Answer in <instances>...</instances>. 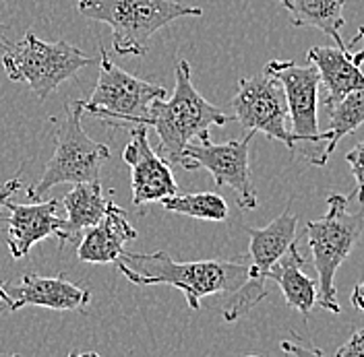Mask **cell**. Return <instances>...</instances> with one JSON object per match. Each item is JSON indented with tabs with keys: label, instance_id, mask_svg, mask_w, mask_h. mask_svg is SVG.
Instances as JSON below:
<instances>
[{
	"label": "cell",
	"instance_id": "cell-1",
	"mask_svg": "<svg viewBox=\"0 0 364 357\" xmlns=\"http://www.w3.org/2000/svg\"><path fill=\"white\" fill-rule=\"evenodd\" d=\"M114 263L135 285H170L181 290L191 310H199L207 295L234 293L249 279V260L245 256L176 263L161 250L149 254L124 250Z\"/></svg>",
	"mask_w": 364,
	"mask_h": 357
},
{
	"label": "cell",
	"instance_id": "cell-2",
	"mask_svg": "<svg viewBox=\"0 0 364 357\" xmlns=\"http://www.w3.org/2000/svg\"><path fill=\"white\" fill-rule=\"evenodd\" d=\"M176 85L170 99L159 97L145 118V126H154L159 136V155L168 163H181L182 151L195 138H211V126H226L234 118L222 108L209 104L191 79V67L178 60L174 68Z\"/></svg>",
	"mask_w": 364,
	"mask_h": 357
},
{
	"label": "cell",
	"instance_id": "cell-3",
	"mask_svg": "<svg viewBox=\"0 0 364 357\" xmlns=\"http://www.w3.org/2000/svg\"><path fill=\"white\" fill-rule=\"evenodd\" d=\"M77 11L112 29V50L118 56H145L151 38L182 17H201L199 6L176 0H79Z\"/></svg>",
	"mask_w": 364,
	"mask_h": 357
},
{
	"label": "cell",
	"instance_id": "cell-4",
	"mask_svg": "<svg viewBox=\"0 0 364 357\" xmlns=\"http://www.w3.org/2000/svg\"><path fill=\"white\" fill-rule=\"evenodd\" d=\"M348 201L343 194H329L327 197V213L309 221L304 236L313 254V267L318 275V306L327 312L340 314V302L336 291V273L343 265V260L350 256L356 242L360 240L364 231V209L350 213Z\"/></svg>",
	"mask_w": 364,
	"mask_h": 357
},
{
	"label": "cell",
	"instance_id": "cell-5",
	"mask_svg": "<svg viewBox=\"0 0 364 357\" xmlns=\"http://www.w3.org/2000/svg\"><path fill=\"white\" fill-rule=\"evenodd\" d=\"M2 67L11 81L27 83L31 93L44 101L81 68L93 65L90 56L68 42H44L36 33H25L21 42L2 40Z\"/></svg>",
	"mask_w": 364,
	"mask_h": 357
},
{
	"label": "cell",
	"instance_id": "cell-6",
	"mask_svg": "<svg viewBox=\"0 0 364 357\" xmlns=\"http://www.w3.org/2000/svg\"><path fill=\"white\" fill-rule=\"evenodd\" d=\"M83 114L85 112L81 99L67 104L65 118L63 122H58L56 131V149L48 159L40 182L27 190L29 201H40L48 190L58 184H81L100 180V172L112 153L104 143L93 141L83 131Z\"/></svg>",
	"mask_w": 364,
	"mask_h": 357
},
{
	"label": "cell",
	"instance_id": "cell-7",
	"mask_svg": "<svg viewBox=\"0 0 364 357\" xmlns=\"http://www.w3.org/2000/svg\"><path fill=\"white\" fill-rule=\"evenodd\" d=\"M159 97H166L161 85L122 70L110 60L108 50L100 45V75L90 97L81 99L83 112L97 116L110 128L145 126L149 106Z\"/></svg>",
	"mask_w": 364,
	"mask_h": 357
},
{
	"label": "cell",
	"instance_id": "cell-8",
	"mask_svg": "<svg viewBox=\"0 0 364 357\" xmlns=\"http://www.w3.org/2000/svg\"><path fill=\"white\" fill-rule=\"evenodd\" d=\"M298 217L290 209H286L279 217L265 227H245L249 234V279L228 295L222 308L226 322H236L245 314L250 312L261 300L267 297L265 281L269 279V270L282 258V254L296 242Z\"/></svg>",
	"mask_w": 364,
	"mask_h": 357
},
{
	"label": "cell",
	"instance_id": "cell-9",
	"mask_svg": "<svg viewBox=\"0 0 364 357\" xmlns=\"http://www.w3.org/2000/svg\"><path fill=\"white\" fill-rule=\"evenodd\" d=\"M232 118L249 133H263L267 138L284 143L294 153L296 138L288 120V101L282 83L269 72L240 77L238 91L232 97Z\"/></svg>",
	"mask_w": 364,
	"mask_h": 357
},
{
	"label": "cell",
	"instance_id": "cell-10",
	"mask_svg": "<svg viewBox=\"0 0 364 357\" xmlns=\"http://www.w3.org/2000/svg\"><path fill=\"white\" fill-rule=\"evenodd\" d=\"M255 134L249 131L247 136L232 138L228 143H211V138L188 143L178 165L188 172L199 167L207 170L218 186H230L234 190L236 202L242 211H252L259 204L249 161L250 141Z\"/></svg>",
	"mask_w": 364,
	"mask_h": 357
},
{
	"label": "cell",
	"instance_id": "cell-11",
	"mask_svg": "<svg viewBox=\"0 0 364 357\" xmlns=\"http://www.w3.org/2000/svg\"><path fill=\"white\" fill-rule=\"evenodd\" d=\"M275 77L286 93L288 112L292 120V134L296 138V149L302 145H317L323 143V133H318V85L321 75L318 68L309 62L306 67H300L292 60H269L265 68Z\"/></svg>",
	"mask_w": 364,
	"mask_h": 357
},
{
	"label": "cell",
	"instance_id": "cell-12",
	"mask_svg": "<svg viewBox=\"0 0 364 357\" xmlns=\"http://www.w3.org/2000/svg\"><path fill=\"white\" fill-rule=\"evenodd\" d=\"M0 302L11 312H19L27 306H42L58 312H85L91 302V293L70 283L63 275L42 277L36 273H27L23 275L19 285L0 279Z\"/></svg>",
	"mask_w": 364,
	"mask_h": 357
},
{
	"label": "cell",
	"instance_id": "cell-13",
	"mask_svg": "<svg viewBox=\"0 0 364 357\" xmlns=\"http://www.w3.org/2000/svg\"><path fill=\"white\" fill-rule=\"evenodd\" d=\"M122 161L131 167V188L135 207L159 202L164 197L178 192V184L172 176L170 163L158 155L149 145L147 126L136 124L131 128V141L122 151Z\"/></svg>",
	"mask_w": 364,
	"mask_h": 357
},
{
	"label": "cell",
	"instance_id": "cell-14",
	"mask_svg": "<svg viewBox=\"0 0 364 357\" xmlns=\"http://www.w3.org/2000/svg\"><path fill=\"white\" fill-rule=\"evenodd\" d=\"M309 62L318 68L321 83L325 85V108L333 106L348 93L364 91V27L354 40L343 45H317L306 52Z\"/></svg>",
	"mask_w": 364,
	"mask_h": 357
},
{
	"label": "cell",
	"instance_id": "cell-15",
	"mask_svg": "<svg viewBox=\"0 0 364 357\" xmlns=\"http://www.w3.org/2000/svg\"><path fill=\"white\" fill-rule=\"evenodd\" d=\"M58 204L56 199L52 201L31 204L21 202H11V199L4 202L9 209V225H6V246L13 258H23L29 254V250L38 242H42L50 236H58L63 227V217H58Z\"/></svg>",
	"mask_w": 364,
	"mask_h": 357
},
{
	"label": "cell",
	"instance_id": "cell-16",
	"mask_svg": "<svg viewBox=\"0 0 364 357\" xmlns=\"http://www.w3.org/2000/svg\"><path fill=\"white\" fill-rule=\"evenodd\" d=\"M135 238L136 229L129 224L124 209L110 201L104 217L81 236L77 246V260L90 265L114 263L124 252V244Z\"/></svg>",
	"mask_w": 364,
	"mask_h": 357
},
{
	"label": "cell",
	"instance_id": "cell-17",
	"mask_svg": "<svg viewBox=\"0 0 364 357\" xmlns=\"http://www.w3.org/2000/svg\"><path fill=\"white\" fill-rule=\"evenodd\" d=\"M110 201L112 199L104 194L100 180L75 184L73 190L63 199V204L67 209V219L63 221V227L56 236L60 240V250L70 242L77 244L85 229H90L91 225H95L104 217Z\"/></svg>",
	"mask_w": 364,
	"mask_h": 357
},
{
	"label": "cell",
	"instance_id": "cell-18",
	"mask_svg": "<svg viewBox=\"0 0 364 357\" xmlns=\"http://www.w3.org/2000/svg\"><path fill=\"white\" fill-rule=\"evenodd\" d=\"M302 267H304V258L294 242L273 265L269 270V279L279 285L286 297V304L298 310L304 318H309V314L317 304L318 285L315 283V279H311L302 270Z\"/></svg>",
	"mask_w": 364,
	"mask_h": 357
},
{
	"label": "cell",
	"instance_id": "cell-19",
	"mask_svg": "<svg viewBox=\"0 0 364 357\" xmlns=\"http://www.w3.org/2000/svg\"><path fill=\"white\" fill-rule=\"evenodd\" d=\"M290 13V23L294 27H315L321 33L329 35L336 45H343V6L346 0H279Z\"/></svg>",
	"mask_w": 364,
	"mask_h": 357
},
{
	"label": "cell",
	"instance_id": "cell-20",
	"mask_svg": "<svg viewBox=\"0 0 364 357\" xmlns=\"http://www.w3.org/2000/svg\"><path fill=\"white\" fill-rule=\"evenodd\" d=\"M327 112H329V131L323 133L325 147L311 163V165H317V167L327 165V161L331 159L336 147L340 145L343 136H348L350 133H354L360 126H364V91L348 93L346 97H341L340 101L329 106Z\"/></svg>",
	"mask_w": 364,
	"mask_h": 357
},
{
	"label": "cell",
	"instance_id": "cell-21",
	"mask_svg": "<svg viewBox=\"0 0 364 357\" xmlns=\"http://www.w3.org/2000/svg\"><path fill=\"white\" fill-rule=\"evenodd\" d=\"M159 204L170 213H178V215H186V217L203 219V221L228 219V202L215 192L170 194V197H164Z\"/></svg>",
	"mask_w": 364,
	"mask_h": 357
},
{
	"label": "cell",
	"instance_id": "cell-22",
	"mask_svg": "<svg viewBox=\"0 0 364 357\" xmlns=\"http://www.w3.org/2000/svg\"><path fill=\"white\" fill-rule=\"evenodd\" d=\"M346 161L352 167V176L356 180V190L354 197L364 207V141L354 145L348 153H346Z\"/></svg>",
	"mask_w": 364,
	"mask_h": 357
},
{
	"label": "cell",
	"instance_id": "cell-23",
	"mask_svg": "<svg viewBox=\"0 0 364 357\" xmlns=\"http://www.w3.org/2000/svg\"><path fill=\"white\" fill-rule=\"evenodd\" d=\"M364 356V329L356 331L350 336L340 349H338V357H356Z\"/></svg>",
	"mask_w": 364,
	"mask_h": 357
},
{
	"label": "cell",
	"instance_id": "cell-24",
	"mask_svg": "<svg viewBox=\"0 0 364 357\" xmlns=\"http://www.w3.org/2000/svg\"><path fill=\"white\" fill-rule=\"evenodd\" d=\"M21 170L15 174V178H11L9 182H4V184H0V213H2V207H4V202L9 201L15 192H19L25 188V184L21 182Z\"/></svg>",
	"mask_w": 364,
	"mask_h": 357
},
{
	"label": "cell",
	"instance_id": "cell-25",
	"mask_svg": "<svg viewBox=\"0 0 364 357\" xmlns=\"http://www.w3.org/2000/svg\"><path fill=\"white\" fill-rule=\"evenodd\" d=\"M352 306H354L356 310L364 312V279L354 287V291H352Z\"/></svg>",
	"mask_w": 364,
	"mask_h": 357
},
{
	"label": "cell",
	"instance_id": "cell-26",
	"mask_svg": "<svg viewBox=\"0 0 364 357\" xmlns=\"http://www.w3.org/2000/svg\"><path fill=\"white\" fill-rule=\"evenodd\" d=\"M2 310H4V308H0V316H2Z\"/></svg>",
	"mask_w": 364,
	"mask_h": 357
}]
</instances>
